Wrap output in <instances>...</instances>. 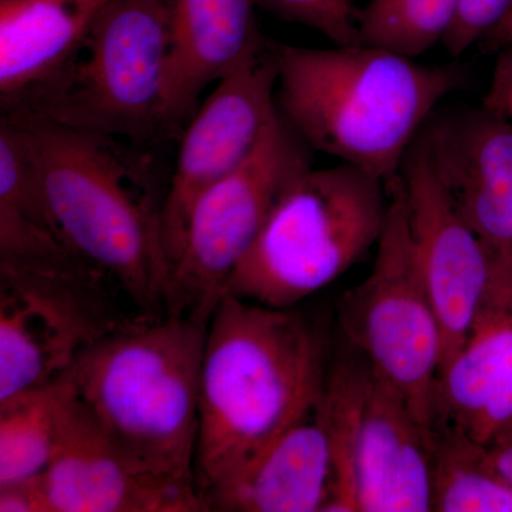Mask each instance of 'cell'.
Segmentation results:
<instances>
[{
  "label": "cell",
  "mask_w": 512,
  "mask_h": 512,
  "mask_svg": "<svg viewBox=\"0 0 512 512\" xmlns=\"http://www.w3.org/2000/svg\"><path fill=\"white\" fill-rule=\"evenodd\" d=\"M328 373L325 338L301 313L222 296L202 357L194 464L201 497L312 412Z\"/></svg>",
  "instance_id": "1"
},
{
  "label": "cell",
  "mask_w": 512,
  "mask_h": 512,
  "mask_svg": "<svg viewBox=\"0 0 512 512\" xmlns=\"http://www.w3.org/2000/svg\"><path fill=\"white\" fill-rule=\"evenodd\" d=\"M464 84L451 64H424L382 47L278 46L279 114L320 153L375 175L399 177L437 109Z\"/></svg>",
  "instance_id": "2"
},
{
  "label": "cell",
  "mask_w": 512,
  "mask_h": 512,
  "mask_svg": "<svg viewBox=\"0 0 512 512\" xmlns=\"http://www.w3.org/2000/svg\"><path fill=\"white\" fill-rule=\"evenodd\" d=\"M208 322L171 315L121 323L89 346L67 379L80 403L137 467L194 484Z\"/></svg>",
  "instance_id": "3"
},
{
  "label": "cell",
  "mask_w": 512,
  "mask_h": 512,
  "mask_svg": "<svg viewBox=\"0 0 512 512\" xmlns=\"http://www.w3.org/2000/svg\"><path fill=\"white\" fill-rule=\"evenodd\" d=\"M2 116L18 127L67 245L116 279L140 308L164 305L168 269L160 208L137 194L133 161L117 138L29 114Z\"/></svg>",
  "instance_id": "4"
},
{
  "label": "cell",
  "mask_w": 512,
  "mask_h": 512,
  "mask_svg": "<svg viewBox=\"0 0 512 512\" xmlns=\"http://www.w3.org/2000/svg\"><path fill=\"white\" fill-rule=\"evenodd\" d=\"M390 200V183L360 168H309L276 202L225 295L293 308L377 247Z\"/></svg>",
  "instance_id": "5"
},
{
  "label": "cell",
  "mask_w": 512,
  "mask_h": 512,
  "mask_svg": "<svg viewBox=\"0 0 512 512\" xmlns=\"http://www.w3.org/2000/svg\"><path fill=\"white\" fill-rule=\"evenodd\" d=\"M170 43L167 0H109L59 86L20 114L113 138L167 134Z\"/></svg>",
  "instance_id": "6"
},
{
  "label": "cell",
  "mask_w": 512,
  "mask_h": 512,
  "mask_svg": "<svg viewBox=\"0 0 512 512\" xmlns=\"http://www.w3.org/2000/svg\"><path fill=\"white\" fill-rule=\"evenodd\" d=\"M390 194L375 264L340 301V328L349 348L403 394L424 424L434 427L443 332L417 264L399 177L390 183Z\"/></svg>",
  "instance_id": "7"
},
{
  "label": "cell",
  "mask_w": 512,
  "mask_h": 512,
  "mask_svg": "<svg viewBox=\"0 0 512 512\" xmlns=\"http://www.w3.org/2000/svg\"><path fill=\"white\" fill-rule=\"evenodd\" d=\"M311 151L276 111L251 156L198 198L181 254L168 272L167 313L210 322L276 202L312 167Z\"/></svg>",
  "instance_id": "8"
},
{
  "label": "cell",
  "mask_w": 512,
  "mask_h": 512,
  "mask_svg": "<svg viewBox=\"0 0 512 512\" xmlns=\"http://www.w3.org/2000/svg\"><path fill=\"white\" fill-rule=\"evenodd\" d=\"M89 262L0 266V406L52 386L121 325Z\"/></svg>",
  "instance_id": "9"
},
{
  "label": "cell",
  "mask_w": 512,
  "mask_h": 512,
  "mask_svg": "<svg viewBox=\"0 0 512 512\" xmlns=\"http://www.w3.org/2000/svg\"><path fill=\"white\" fill-rule=\"evenodd\" d=\"M278 46L266 40L234 73L215 84L184 128L158 218L168 272L183 249L195 202L251 156L278 111Z\"/></svg>",
  "instance_id": "10"
},
{
  "label": "cell",
  "mask_w": 512,
  "mask_h": 512,
  "mask_svg": "<svg viewBox=\"0 0 512 512\" xmlns=\"http://www.w3.org/2000/svg\"><path fill=\"white\" fill-rule=\"evenodd\" d=\"M399 178L417 264L443 332L444 366L476 319L490 284L493 256L458 211L423 133L410 148Z\"/></svg>",
  "instance_id": "11"
},
{
  "label": "cell",
  "mask_w": 512,
  "mask_h": 512,
  "mask_svg": "<svg viewBox=\"0 0 512 512\" xmlns=\"http://www.w3.org/2000/svg\"><path fill=\"white\" fill-rule=\"evenodd\" d=\"M45 481L52 512L205 511L197 485L137 467L80 403L67 376L57 384L56 446Z\"/></svg>",
  "instance_id": "12"
},
{
  "label": "cell",
  "mask_w": 512,
  "mask_h": 512,
  "mask_svg": "<svg viewBox=\"0 0 512 512\" xmlns=\"http://www.w3.org/2000/svg\"><path fill=\"white\" fill-rule=\"evenodd\" d=\"M493 256L466 339L441 369L434 426L494 446L512 433V255Z\"/></svg>",
  "instance_id": "13"
},
{
  "label": "cell",
  "mask_w": 512,
  "mask_h": 512,
  "mask_svg": "<svg viewBox=\"0 0 512 512\" xmlns=\"http://www.w3.org/2000/svg\"><path fill=\"white\" fill-rule=\"evenodd\" d=\"M423 136L441 180L491 255H512V121L488 110L434 114Z\"/></svg>",
  "instance_id": "14"
},
{
  "label": "cell",
  "mask_w": 512,
  "mask_h": 512,
  "mask_svg": "<svg viewBox=\"0 0 512 512\" xmlns=\"http://www.w3.org/2000/svg\"><path fill=\"white\" fill-rule=\"evenodd\" d=\"M434 427L369 366L356 433L357 512L433 511Z\"/></svg>",
  "instance_id": "15"
},
{
  "label": "cell",
  "mask_w": 512,
  "mask_h": 512,
  "mask_svg": "<svg viewBox=\"0 0 512 512\" xmlns=\"http://www.w3.org/2000/svg\"><path fill=\"white\" fill-rule=\"evenodd\" d=\"M107 2L0 0L3 114L26 113L59 86Z\"/></svg>",
  "instance_id": "16"
},
{
  "label": "cell",
  "mask_w": 512,
  "mask_h": 512,
  "mask_svg": "<svg viewBox=\"0 0 512 512\" xmlns=\"http://www.w3.org/2000/svg\"><path fill=\"white\" fill-rule=\"evenodd\" d=\"M167 5L165 121L168 133H177L200 109L205 90L234 73L268 39L256 25V0H167Z\"/></svg>",
  "instance_id": "17"
},
{
  "label": "cell",
  "mask_w": 512,
  "mask_h": 512,
  "mask_svg": "<svg viewBox=\"0 0 512 512\" xmlns=\"http://www.w3.org/2000/svg\"><path fill=\"white\" fill-rule=\"evenodd\" d=\"M332 485V443L319 402L202 501L205 511L325 512Z\"/></svg>",
  "instance_id": "18"
},
{
  "label": "cell",
  "mask_w": 512,
  "mask_h": 512,
  "mask_svg": "<svg viewBox=\"0 0 512 512\" xmlns=\"http://www.w3.org/2000/svg\"><path fill=\"white\" fill-rule=\"evenodd\" d=\"M433 511L512 512V487L490 448L441 426H434Z\"/></svg>",
  "instance_id": "19"
},
{
  "label": "cell",
  "mask_w": 512,
  "mask_h": 512,
  "mask_svg": "<svg viewBox=\"0 0 512 512\" xmlns=\"http://www.w3.org/2000/svg\"><path fill=\"white\" fill-rule=\"evenodd\" d=\"M57 384L0 406V487L45 473L55 453Z\"/></svg>",
  "instance_id": "20"
},
{
  "label": "cell",
  "mask_w": 512,
  "mask_h": 512,
  "mask_svg": "<svg viewBox=\"0 0 512 512\" xmlns=\"http://www.w3.org/2000/svg\"><path fill=\"white\" fill-rule=\"evenodd\" d=\"M461 0H370L359 15L363 45L419 57L443 45Z\"/></svg>",
  "instance_id": "21"
},
{
  "label": "cell",
  "mask_w": 512,
  "mask_h": 512,
  "mask_svg": "<svg viewBox=\"0 0 512 512\" xmlns=\"http://www.w3.org/2000/svg\"><path fill=\"white\" fill-rule=\"evenodd\" d=\"M286 22L315 30L336 46L360 45L359 15L353 0H256Z\"/></svg>",
  "instance_id": "22"
},
{
  "label": "cell",
  "mask_w": 512,
  "mask_h": 512,
  "mask_svg": "<svg viewBox=\"0 0 512 512\" xmlns=\"http://www.w3.org/2000/svg\"><path fill=\"white\" fill-rule=\"evenodd\" d=\"M512 9V0H461L460 10L453 28L444 39L448 55H464L481 42Z\"/></svg>",
  "instance_id": "23"
},
{
  "label": "cell",
  "mask_w": 512,
  "mask_h": 512,
  "mask_svg": "<svg viewBox=\"0 0 512 512\" xmlns=\"http://www.w3.org/2000/svg\"><path fill=\"white\" fill-rule=\"evenodd\" d=\"M0 512H52L45 473L0 487Z\"/></svg>",
  "instance_id": "24"
},
{
  "label": "cell",
  "mask_w": 512,
  "mask_h": 512,
  "mask_svg": "<svg viewBox=\"0 0 512 512\" xmlns=\"http://www.w3.org/2000/svg\"><path fill=\"white\" fill-rule=\"evenodd\" d=\"M483 106L512 121V46L500 50Z\"/></svg>",
  "instance_id": "25"
},
{
  "label": "cell",
  "mask_w": 512,
  "mask_h": 512,
  "mask_svg": "<svg viewBox=\"0 0 512 512\" xmlns=\"http://www.w3.org/2000/svg\"><path fill=\"white\" fill-rule=\"evenodd\" d=\"M488 448L495 467L512 487V433Z\"/></svg>",
  "instance_id": "26"
},
{
  "label": "cell",
  "mask_w": 512,
  "mask_h": 512,
  "mask_svg": "<svg viewBox=\"0 0 512 512\" xmlns=\"http://www.w3.org/2000/svg\"><path fill=\"white\" fill-rule=\"evenodd\" d=\"M480 46L487 50H497V52L512 46V9L503 22L485 37Z\"/></svg>",
  "instance_id": "27"
}]
</instances>
